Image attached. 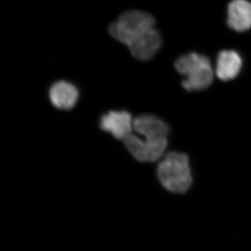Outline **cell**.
I'll return each instance as SVG.
<instances>
[{
  "label": "cell",
  "mask_w": 251,
  "mask_h": 251,
  "mask_svg": "<svg viewBox=\"0 0 251 251\" xmlns=\"http://www.w3.org/2000/svg\"><path fill=\"white\" fill-rule=\"evenodd\" d=\"M175 67L185 77L181 84L186 90H205L212 83L214 72L206 56L191 52L180 57L175 62Z\"/></svg>",
  "instance_id": "3957f363"
},
{
  "label": "cell",
  "mask_w": 251,
  "mask_h": 251,
  "mask_svg": "<svg viewBox=\"0 0 251 251\" xmlns=\"http://www.w3.org/2000/svg\"><path fill=\"white\" fill-rule=\"evenodd\" d=\"M100 127L104 131L113 135L116 139L125 140L132 134L133 120L128 112L112 110L100 118Z\"/></svg>",
  "instance_id": "5b68a950"
},
{
  "label": "cell",
  "mask_w": 251,
  "mask_h": 251,
  "mask_svg": "<svg viewBox=\"0 0 251 251\" xmlns=\"http://www.w3.org/2000/svg\"><path fill=\"white\" fill-rule=\"evenodd\" d=\"M227 24L242 32L251 29V3L247 0H232L227 8Z\"/></svg>",
  "instance_id": "ba28073f"
},
{
  "label": "cell",
  "mask_w": 251,
  "mask_h": 251,
  "mask_svg": "<svg viewBox=\"0 0 251 251\" xmlns=\"http://www.w3.org/2000/svg\"><path fill=\"white\" fill-rule=\"evenodd\" d=\"M49 97L51 103L56 108L60 110H70L76 104L79 92L76 87L70 82L59 81L50 87Z\"/></svg>",
  "instance_id": "52a82bcc"
},
{
  "label": "cell",
  "mask_w": 251,
  "mask_h": 251,
  "mask_svg": "<svg viewBox=\"0 0 251 251\" xmlns=\"http://www.w3.org/2000/svg\"><path fill=\"white\" fill-rule=\"evenodd\" d=\"M126 148L137 161L155 162L164 154L168 147V138L161 139H141L130 134L125 140Z\"/></svg>",
  "instance_id": "277c9868"
},
{
  "label": "cell",
  "mask_w": 251,
  "mask_h": 251,
  "mask_svg": "<svg viewBox=\"0 0 251 251\" xmlns=\"http://www.w3.org/2000/svg\"><path fill=\"white\" fill-rule=\"evenodd\" d=\"M109 32L126 46L138 60L152 58L161 47V36L157 30L156 21L145 11L132 10L124 13L110 25Z\"/></svg>",
  "instance_id": "6da1fadb"
},
{
  "label": "cell",
  "mask_w": 251,
  "mask_h": 251,
  "mask_svg": "<svg viewBox=\"0 0 251 251\" xmlns=\"http://www.w3.org/2000/svg\"><path fill=\"white\" fill-rule=\"evenodd\" d=\"M157 176L166 190L184 193L193 182L189 158L185 153L171 151L163 157L157 168Z\"/></svg>",
  "instance_id": "7a4b0ae2"
},
{
  "label": "cell",
  "mask_w": 251,
  "mask_h": 251,
  "mask_svg": "<svg viewBox=\"0 0 251 251\" xmlns=\"http://www.w3.org/2000/svg\"><path fill=\"white\" fill-rule=\"evenodd\" d=\"M242 59L234 50L221 51L218 56L216 74L220 80L228 81L235 78L240 72Z\"/></svg>",
  "instance_id": "9c48e42d"
},
{
  "label": "cell",
  "mask_w": 251,
  "mask_h": 251,
  "mask_svg": "<svg viewBox=\"0 0 251 251\" xmlns=\"http://www.w3.org/2000/svg\"><path fill=\"white\" fill-rule=\"evenodd\" d=\"M133 129L146 139L168 138L169 126L156 115H142L133 120Z\"/></svg>",
  "instance_id": "8992f818"
}]
</instances>
